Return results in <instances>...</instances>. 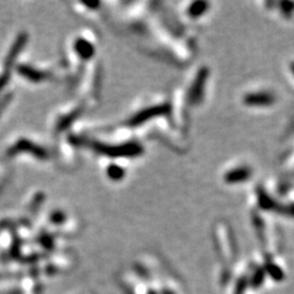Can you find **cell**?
I'll list each match as a JSON object with an SVG mask.
<instances>
[{
	"mask_svg": "<svg viewBox=\"0 0 294 294\" xmlns=\"http://www.w3.org/2000/svg\"><path fill=\"white\" fill-rule=\"evenodd\" d=\"M289 69H290V71H292V74L294 75V62H292L289 64Z\"/></svg>",
	"mask_w": 294,
	"mask_h": 294,
	"instance_id": "9c48e42d",
	"label": "cell"
},
{
	"mask_svg": "<svg viewBox=\"0 0 294 294\" xmlns=\"http://www.w3.org/2000/svg\"><path fill=\"white\" fill-rule=\"evenodd\" d=\"M277 212L282 213V215L294 217V204H288V205H279Z\"/></svg>",
	"mask_w": 294,
	"mask_h": 294,
	"instance_id": "52a82bcc",
	"label": "cell"
},
{
	"mask_svg": "<svg viewBox=\"0 0 294 294\" xmlns=\"http://www.w3.org/2000/svg\"><path fill=\"white\" fill-rule=\"evenodd\" d=\"M251 177V169L248 167H240V168H235L227 173L226 180L228 183H241V181H246Z\"/></svg>",
	"mask_w": 294,
	"mask_h": 294,
	"instance_id": "277c9868",
	"label": "cell"
},
{
	"mask_svg": "<svg viewBox=\"0 0 294 294\" xmlns=\"http://www.w3.org/2000/svg\"><path fill=\"white\" fill-rule=\"evenodd\" d=\"M18 71L21 74V75L25 76L27 80H30V81L40 82L47 78L45 73L36 70V69L29 67V65H20L18 69Z\"/></svg>",
	"mask_w": 294,
	"mask_h": 294,
	"instance_id": "5b68a950",
	"label": "cell"
},
{
	"mask_svg": "<svg viewBox=\"0 0 294 294\" xmlns=\"http://www.w3.org/2000/svg\"><path fill=\"white\" fill-rule=\"evenodd\" d=\"M10 76H9V73H8V70L5 71L3 75H0V92H2L3 89H4L5 86H7L8 81H9Z\"/></svg>",
	"mask_w": 294,
	"mask_h": 294,
	"instance_id": "ba28073f",
	"label": "cell"
},
{
	"mask_svg": "<svg viewBox=\"0 0 294 294\" xmlns=\"http://www.w3.org/2000/svg\"><path fill=\"white\" fill-rule=\"evenodd\" d=\"M244 103L251 107H267L276 102V96L271 92H250L244 96Z\"/></svg>",
	"mask_w": 294,
	"mask_h": 294,
	"instance_id": "7a4b0ae2",
	"label": "cell"
},
{
	"mask_svg": "<svg viewBox=\"0 0 294 294\" xmlns=\"http://www.w3.org/2000/svg\"><path fill=\"white\" fill-rule=\"evenodd\" d=\"M279 10L285 18H290L294 14V3H279Z\"/></svg>",
	"mask_w": 294,
	"mask_h": 294,
	"instance_id": "8992f818",
	"label": "cell"
},
{
	"mask_svg": "<svg viewBox=\"0 0 294 294\" xmlns=\"http://www.w3.org/2000/svg\"><path fill=\"white\" fill-rule=\"evenodd\" d=\"M19 152H30L32 155H35L37 158H46L47 152L46 150H43L41 146H37V145L34 144V142L29 141V140H19L14 146L8 151V155L13 156L15 153Z\"/></svg>",
	"mask_w": 294,
	"mask_h": 294,
	"instance_id": "6da1fadb",
	"label": "cell"
},
{
	"mask_svg": "<svg viewBox=\"0 0 294 294\" xmlns=\"http://www.w3.org/2000/svg\"><path fill=\"white\" fill-rule=\"evenodd\" d=\"M27 41V35L26 34H21L19 36L18 38H16L15 43H14L12 49H10L9 54H8L7 57V60H5V69L7 70H9L10 68H12V65L14 64V62H15L16 57L19 56V53H20L21 51H23L25 43H26Z\"/></svg>",
	"mask_w": 294,
	"mask_h": 294,
	"instance_id": "3957f363",
	"label": "cell"
}]
</instances>
